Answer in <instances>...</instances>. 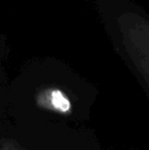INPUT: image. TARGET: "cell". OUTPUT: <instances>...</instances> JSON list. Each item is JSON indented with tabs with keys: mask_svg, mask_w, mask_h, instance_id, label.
<instances>
[{
	"mask_svg": "<svg viewBox=\"0 0 149 150\" xmlns=\"http://www.w3.org/2000/svg\"><path fill=\"white\" fill-rule=\"evenodd\" d=\"M126 52L149 86V22L133 12L117 18Z\"/></svg>",
	"mask_w": 149,
	"mask_h": 150,
	"instance_id": "6da1fadb",
	"label": "cell"
},
{
	"mask_svg": "<svg viewBox=\"0 0 149 150\" xmlns=\"http://www.w3.org/2000/svg\"><path fill=\"white\" fill-rule=\"evenodd\" d=\"M36 102L42 108L61 113H68L72 107L70 98L64 91L57 88H47L40 91Z\"/></svg>",
	"mask_w": 149,
	"mask_h": 150,
	"instance_id": "7a4b0ae2",
	"label": "cell"
},
{
	"mask_svg": "<svg viewBox=\"0 0 149 150\" xmlns=\"http://www.w3.org/2000/svg\"><path fill=\"white\" fill-rule=\"evenodd\" d=\"M0 150H26L18 141L10 138H2L0 140Z\"/></svg>",
	"mask_w": 149,
	"mask_h": 150,
	"instance_id": "3957f363",
	"label": "cell"
}]
</instances>
